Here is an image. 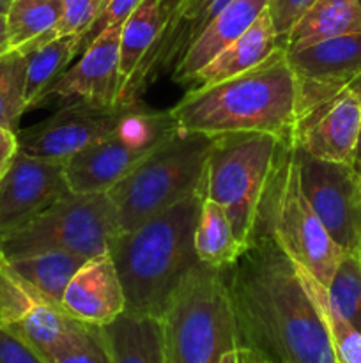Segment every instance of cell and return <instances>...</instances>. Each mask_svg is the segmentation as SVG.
Returning a JSON list of instances; mask_svg holds the SVG:
<instances>
[{
  "instance_id": "6da1fadb",
  "label": "cell",
  "mask_w": 361,
  "mask_h": 363,
  "mask_svg": "<svg viewBox=\"0 0 361 363\" xmlns=\"http://www.w3.org/2000/svg\"><path fill=\"white\" fill-rule=\"evenodd\" d=\"M239 347L269 363H338L328 328L271 234L258 229L241 257L223 268Z\"/></svg>"
},
{
  "instance_id": "7a4b0ae2",
  "label": "cell",
  "mask_w": 361,
  "mask_h": 363,
  "mask_svg": "<svg viewBox=\"0 0 361 363\" xmlns=\"http://www.w3.org/2000/svg\"><path fill=\"white\" fill-rule=\"evenodd\" d=\"M179 130L222 137L271 133L292 142L297 121V82L278 48L258 66L218 84L193 87L170 108Z\"/></svg>"
},
{
  "instance_id": "3957f363",
  "label": "cell",
  "mask_w": 361,
  "mask_h": 363,
  "mask_svg": "<svg viewBox=\"0 0 361 363\" xmlns=\"http://www.w3.org/2000/svg\"><path fill=\"white\" fill-rule=\"evenodd\" d=\"M204 191H195L140 227L120 233L110 247L126 312L161 318L184 277L200 264L193 240Z\"/></svg>"
},
{
  "instance_id": "277c9868",
  "label": "cell",
  "mask_w": 361,
  "mask_h": 363,
  "mask_svg": "<svg viewBox=\"0 0 361 363\" xmlns=\"http://www.w3.org/2000/svg\"><path fill=\"white\" fill-rule=\"evenodd\" d=\"M216 137L179 130L110 188L120 233L166 211L195 191H204L205 170Z\"/></svg>"
},
{
  "instance_id": "5b68a950",
  "label": "cell",
  "mask_w": 361,
  "mask_h": 363,
  "mask_svg": "<svg viewBox=\"0 0 361 363\" xmlns=\"http://www.w3.org/2000/svg\"><path fill=\"white\" fill-rule=\"evenodd\" d=\"M159 319L168 363H219L239 347L223 272L202 262L177 286Z\"/></svg>"
},
{
  "instance_id": "8992f818",
  "label": "cell",
  "mask_w": 361,
  "mask_h": 363,
  "mask_svg": "<svg viewBox=\"0 0 361 363\" xmlns=\"http://www.w3.org/2000/svg\"><path fill=\"white\" fill-rule=\"evenodd\" d=\"M283 140L271 133L216 137L205 170L204 197L225 209L237 240L248 247L260 222L262 204Z\"/></svg>"
},
{
  "instance_id": "52a82bcc",
  "label": "cell",
  "mask_w": 361,
  "mask_h": 363,
  "mask_svg": "<svg viewBox=\"0 0 361 363\" xmlns=\"http://www.w3.org/2000/svg\"><path fill=\"white\" fill-rule=\"evenodd\" d=\"M258 229L268 230L294 264L306 269L322 286L328 287L343 250L331 240L304 197L292 142H283L280 149L278 162L262 204Z\"/></svg>"
},
{
  "instance_id": "ba28073f",
  "label": "cell",
  "mask_w": 361,
  "mask_h": 363,
  "mask_svg": "<svg viewBox=\"0 0 361 363\" xmlns=\"http://www.w3.org/2000/svg\"><path fill=\"white\" fill-rule=\"evenodd\" d=\"M119 234L108 194H71L23 225L0 233V252L9 261L41 252H71L91 259L108 254Z\"/></svg>"
},
{
  "instance_id": "9c48e42d",
  "label": "cell",
  "mask_w": 361,
  "mask_h": 363,
  "mask_svg": "<svg viewBox=\"0 0 361 363\" xmlns=\"http://www.w3.org/2000/svg\"><path fill=\"white\" fill-rule=\"evenodd\" d=\"M179 131L170 110L137 103L115 133L64 162L71 194H106L158 145Z\"/></svg>"
},
{
  "instance_id": "30bf717a",
  "label": "cell",
  "mask_w": 361,
  "mask_h": 363,
  "mask_svg": "<svg viewBox=\"0 0 361 363\" xmlns=\"http://www.w3.org/2000/svg\"><path fill=\"white\" fill-rule=\"evenodd\" d=\"M0 325L48 360L87 335L91 326L76 321L62 307L21 279L0 254Z\"/></svg>"
},
{
  "instance_id": "8fae6325",
  "label": "cell",
  "mask_w": 361,
  "mask_h": 363,
  "mask_svg": "<svg viewBox=\"0 0 361 363\" xmlns=\"http://www.w3.org/2000/svg\"><path fill=\"white\" fill-rule=\"evenodd\" d=\"M304 197L331 240L347 254L361 250V174L349 163L324 162L292 145Z\"/></svg>"
},
{
  "instance_id": "7c38bea8",
  "label": "cell",
  "mask_w": 361,
  "mask_h": 363,
  "mask_svg": "<svg viewBox=\"0 0 361 363\" xmlns=\"http://www.w3.org/2000/svg\"><path fill=\"white\" fill-rule=\"evenodd\" d=\"M134 105L137 103L112 106L88 103L64 105L41 123L18 130V145L25 155L66 162L81 149L115 133Z\"/></svg>"
},
{
  "instance_id": "4fadbf2b",
  "label": "cell",
  "mask_w": 361,
  "mask_h": 363,
  "mask_svg": "<svg viewBox=\"0 0 361 363\" xmlns=\"http://www.w3.org/2000/svg\"><path fill=\"white\" fill-rule=\"evenodd\" d=\"M285 53L297 82V119L361 78V32Z\"/></svg>"
},
{
  "instance_id": "5bb4252c",
  "label": "cell",
  "mask_w": 361,
  "mask_h": 363,
  "mask_svg": "<svg viewBox=\"0 0 361 363\" xmlns=\"http://www.w3.org/2000/svg\"><path fill=\"white\" fill-rule=\"evenodd\" d=\"M122 25L108 27L85 48L81 59L64 71L39 98L38 105H117L119 96V43Z\"/></svg>"
},
{
  "instance_id": "9a60e30c",
  "label": "cell",
  "mask_w": 361,
  "mask_h": 363,
  "mask_svg": "<svg viewBox=\"0 0 361 363\" xmlns=\"http://www.w3.org/2000/svg\"><path fill=\"white\" fill-rule=\"evenodd\" d=\"M71 195L64 162L35 158L18 151L0 179V233L20 227Z\"/></svg>"
},
{
  "instance_id": "2e32d148",
  "label": "cell",
  "mask_w": 361,
  "mask_h": 363,
  "mask_svg": "<svg viewBox=\"0 0 361 363\" xmlns=\"http://www.w3.org/2000/svg\"><path fill=\"white\" fill-rule=\"evenodd\" d=\"M360 126L361 96L354 87H345L297 119L292 145L314 158L350 165Z\"/></svg>"
},
{
  "instance_id": "e0dca14e",
  "label": "cell",
  "mask_w": 361,
  "mask_h": 363,
  "mask_svg": "<svg viewBox=\"0 0 361 363\" xmlns=\"http://www.w3.org/2000/svg\"><path fill=\"white\" fill-rule=\"evenodd\" d=\"M60 307L87 326H105L126 312V296L112 255L85 261L64 291Z\"/></svg>"
},
{
  "instance_id": "ac0fdd59",
  "label": "cell",
  "mask_w": 361,
  "mask_h": 363,
  "mask_svg": "<svg viewBox=\"0 0 361 363\" xmlns=\"http://www.w3.org/2000/svg\"><path fill=\"white\" fill-rule=\"evenodd\" d=\"M268 6L269 0H230L183 53L172 71L173 82L180 85L190 84L193 74L244 34Z\"/></svg>"
},
{
  "instance_id": "d6986e66",
  "label": "cell",
  "mask_w": 361,
  "mask_h": 363,
  "mask_svg": "<svg viewBox=\"0 0 361 363\" xmlns=\"http://www.w3.org/2000/svg\"><path fill=\"white\" fill-rule=\"evenodd\" d=\"M96 332L110 363H168L161 319L154 315L122 312Z\"/></svg>"
},
{
  "instance_id": "ffe728a7",
  "label": "cell",
  "mask_w": 361,
  "mask_h": 363,
  "mask_svg": "<svg viewBox=\"0 0 361 363\" xmlns=\"http://www.w3.org/2000/svg\"><path fill=\"white\" fill-rule=\"evenodd\" d=\"M278 48L280 45L273 20L269 11L265 9L244 34L225 46L214 59L197 71L190 84L193 87H204L237 77L268 60Z\"/></svg>"
},
{
  "instance_id": "44dd1931",
  "label": "cell",
  "mask_w": 361,
  "mask_h": 363,
  "mask_svg": "<svg viewBox=\"0 0 361 363\" xmlns=\"http://www.w3.org/2000/svg\"><path fill=\"white\" fill-rule=\"evenodd\" d=\"M356 32H361V6L357 0H315L289 32L285 52Z\"/></svg>"
},
{
  "instance_id": "7402d4cb",
  "label": "cell",
  "mask_w": 361,
  "mask_h": 363,
  "mask_svg": "<svg viewBox=\"0 0 361 363\" xmlns=\"http://www.w3.org/2000/svg\"><path fill=\"white\" fill-rule=\"evenodd\" d=\"M170 6L165 0H142L133 13L122 23L119 43V96L117 105L124 89L133 78L134 71L140 66L144 57L154 45L168 18Z\"/></svg>"
},
{
  "instance_id": "603a6c76",
  "label": "cell",
  "mask_w": 361,
  "mask_h": 363,
  "mask_svg": "<svg viewBox=\"0 0 361 363\" xmlns=\"http://www.w3.org/2000/svg\"><path fill=\"white\" fill-rule=\"evenodd\" d=\"M27 53L25 103L34 108L46 89L64 73V67L78 55V35H55L23 46Z\"/></svg>"
},
{
  "instance_id": "cb8c5ba5",
  "label": "cell",
  "mask_w": 361,
  "mask_h": 363,
  "mask_svg": "<svg viewBox=\"0 0 361 363\" xmlns=\"http://www.w3.org/2000/svg\"><path fill=\"white\" fill-rule=\"evenodd\" d=\"M193 247L198 261L216 269L229 268L246 248L234 234L225 209L207 197L202 201Z\"/></svg>"
},
{
  "instance_id": "d4e9b609",
  "label": "cell",
  "mask_w": 361,
  "mask_h": 363,
  "mask_svg": "<svg viewBox=\"0 0 361 363\" xmlns=\"http://www.w3.org/2000/svg\"><path fill=\"white\" fill-rule=\"evenodd\" d=\"M87 257L71 252H41L18 259H7L11 268L32 287L45 294L53 303L60 305L64 291L69 286Z\"/></svg>"
},
{
  "instance_id": "484cf974",
  "label": "cell",
  "mask_w": 361,
  "mask_h": 363,
  "mask_svg": "<svg viewBox=\"0 0 361 363\" xmlns=\"http://www.w3.org/2000/svg\"><path fill=\"white\" fill-rule=\"evenodd\" d=\"M62 0H13L7 11L9 50H20L45 38H55Z\"/></svg>"
},
{
  "instance_id": "4316f807",
  "label": "cell",
  "mask_w": 361,
  "mask_h": 363,
  "mask_svg": "<svg viewBox=\"0 0 361 363\" xmlns=\"http://www.w3.org/2000/svg\"><path fill=\"white\" fill-rule=\"evenodd\" d=\"M296 266V264H294ZM297 277L306 289L308 296L317 307L326 328H328L329 339H331L333 351H335L338 363H361V332L354 328L342 314L335 308L329 300L328 289L311 277L306 269L296 266Z\"/></svg>"
},
{
  "instance_id": "83f0119b",
  "label": "cell",
  "mask_w": 361,
  "mask_h": 363,
  "mask_svg": "<svg viewBox=\"0 0 361 363\" xmlns=\"http://www.w3.org/2000/svg\"><path fill=\"white\" fill-rule=\"evenodd\" d=\"M25 74L27 53L9 50L0 55V126L18 131L21 116L27 112L25 103Z\"/></svg>"
},
{
  "instance_id": "f1b7e54d",
  "label": "cell",
  "mask_w": 361,
  "mask_h": 363,
  "mask_svg": "<svg viewBox=\"0 0 361 363\" xmlns=\"http://www.w3.org/2000/svg\"><path fill=\"white\" fill-rule=\"evenodd\" d=\"M326 289L336 311L361 332V255L343 252Z\"/></svg>"
},
{
  "instance_id": "f546056e",
  "label": "cell",
  "mask_w": 361,
  "mask_h": 363,
  "mask_svg": "<svg viewBox=\"0 0 361 363\" xmlns=\"http://www.w3.org/2000/svg\"><path fill=\"white\" fill-rule=\"evenodd\" d=\"M46 363H110L108 354L99 340L96 326H91L87 335L81 337L78 342L64 347L62 351L50 357Z\"/></svg>"
},
{
  "instance_id": "4dcf8cb0",
  "label": "cell",
  "mask_w": 361,
  "mask_h": 363,
  "mask_svg": "<svg viewBox=\"0 0 361 363\" xmlns=\"http://www.w3.org/2000/svg\"><path fill=\"white\" fill-rule=\"evenodd\" d=\"M142 0H112L105 13L101 16L96 18L80 35H78V53H84L85 48L98 38L99 32H103L108 27H115V25H122L127 20L134 7L140 4Z\"/></svg>"
},
{
  "instance_id": "1f68e13d",
  "label": "cell",
  "mask_w": 361,
  "mask_h": 363,
  "mask_svg": "<svg viewBox=\"0 0 361 363\" xmlns=\"http://www.w3.org/2000/svg\"><path fill=\"white\" fill-rule=\"evenodd\" d=\"M314 2L315 0H269L268 11L273 20L280 48L285 50L289 32Z\"/></svg>"
},
{
  "instance_id": "d6a6232c",
  "label": "cell",
  "mask_w": 361,
  "mask_h": 363,
  "mask_svg": "<svg viewBox=\"0 0 361 363\" xmlns=\"http://www.w3.org/2000/svg\"><path fill=\"white\" fill-rule=\"evenodd\" d=\"M94 0H62V16L55 35H80L91 25Z\"/></svg>"
},
{
  "instance_id": "836d02e7",
  "label": "cell",
  "mask_w": 361,
  "mask_h": 363,
  "mask_svg": "<svg viewBox=\"0 0 361 363\" xmlns=\"http://www.w3.org/2000/svg\"><path fill=\"white\" fill-rule=\"evenodd\" d=\"M0 363H46L16 333L0 325Z\"/></svg>"
},
{
  "instance_id": "e575fe53",
  "label": "cell",
  "mask_w": 361,
  "mask_h": 363,
  "mask_svg": "<svg viewBox=\"0 0 361 363\" xmlns=\"http://www.w3.org/2000/svg\"><path fill=\"white\" fill-rule=\"evenodd\" d=\"M18 151L20 145H18L16 131L0 126V179L6 176Z\"/></svg>"
},
{
  "instance_id": "d590c367",
  "label": "cell",
  "mask_w": 361,
  "mask_h": 363,
  "mask_svg": "<svg viewBox=\"0 0 361 363\" xmlns=\"http://www.w3.org/2000/svg\"><path fill=\"white\" fill-rule=\"evenodd\" d=\"M219 363H250V358H248L246 350H243V347H234V350H229L223 354Z\"/></svg>"
},
{
  "instance_id": "8d00e7d4",
  "label": "cell",
  "mask_w": 361,
  "mask_h": 363,
  "mask_svg": "<svg viewBox=\"0 0 361 363\" xmlns=\"http://www.w3.org/2000/svg\"><path fill=\"white\" fill-rule=\"evenodd\" d=\"M9 52V39H7V18L0 13V55Z\"/></svg>"
},
{
  "instance_id": "74e56055",
  "label": "cell",
  "mask_w": 361,
  "mask_h": 363,
  "mask_svg": "<svg viewBox=\"0 0 361 363\" xmlns=\"http://www.w3.org/2000/svg\"><path fill=\"white\" fill-rule=\"evenodd\" d=\"M350 165L356 169V172L361 174V126H360V133H357V142H356V147H354V156Z\"/></svg>"
},
{
  "instance_id": "f35d334b",
  "label": "cell",
  "mask_w": 361,
  "mask_h": 363,
  "mask_svg": "<svg viewBox=\"0 0 361 363\" xmlns=\"http://www.w3.org/2000/svg\"><path fill=\"white\" fill-rule=\"evenodd\" d=\"M11 4H13V0H0V13L7 14V11H9Z\"/></svg>"
},
{
  "instance_id": "ab89813d",
  "label": "cell",
  "mask_w": 361,
  "mask_h": 363,
  "mask_svg": "<svg viewBox=\"0 0 361 363\" xmlns=\"http://www.w3.org/2000/svg\"><path fill=\"white\" fill-rule=\"evenodd\" d=\"M350 87H354V89H356V92H357V94L361 96V78H360V80H357V82H354V84L350 85Z\"/></svg>"
},
{
  "instance_id": "60d3db41",
  "label": "cell",
  "mask_w": 361,
  "mask_h": 363,
  "mask_svg": "<svg viewBox=\"0 0 361 363\" xmlns=\"http://www.w3.org/2000/svg\"><path fill=\"white\" fill-rule=\"evenodd\" d=\"M248 358H250V363H269L268 360H262V358H255V357H250V354H248Z\"/></svg>"
},
{
  "instance_id": "b9f144b4",
  "label": "cell",
  "mask_w": 361,
  "mask_h": 363,
  "mask_svg": "<svg viewBox=\"0 0 361 363\" xmlns=\"http://www.w3.org/2000/svg\"><path fill=\"white\" fill-rule=\"evenodd\" d=\"M357 2H360V6H361V0H357Z\"/></svg>"
},
{
  "instance_id": "7bdbcfd3",
  "label": "cell",
  "mask_w": 361,
  "mask_h": 363,
  "mask_svg": "<svg viewBox=\"0 0 361 363\" xmlns=\"http://www.w3.org/2000/svg\"><path fill=\"white\" fill-rule=\"evenodd\" d=\"M360 255H361V250H360Z\"/></svg>"
},
{
  "instance_id": "ee69618b",
  "label": "cell",
  "mask_w": 361,
  "mask_h": 363,
  "mask_svg": "<svg viewBox=\"0 0 361 363\" xmlns=\"http://www.w3.org/2000/svg\"><path fill=\"white\" fill-rule=\"evenodd\" d=\"M0 254H2V252H0Z\"/></svg>"
}]
</instances>
